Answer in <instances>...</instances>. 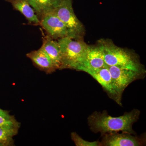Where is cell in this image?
Listing matches in <instances>:
<instances>
[{
	"label": "cell",
	"instance_id": "6da1fadb",
	"mask_svg": "<svg viewBox=\"0 0 146 146\" xmlns=\"http://www.w3.org/2000/svg\"><path fill=\"white\" fill-rule=\"evenodd\" d=\"M140 112L134 109L119 117H112L106 112H95L88 118L89 126L92 131L102 134L122 131L133 134L132 125L137 121Z\"/></svg>",
	"mask_w": 146,
	"mask_h": 146
},
{
	"label": "cell",
	"instance_id": "7a4b0ae2",
	"mask_svg": "<svg viewBox=\"0 0 146 146\" xmlns=\"http://www.w3.org/2000/svg\"><path fill=\"white\" fill-rule=\"evenodd\" d=\"M98 45L108 66H117L144 73L142 65L138 58L127 50L117 46L109 40H100Z\"/></svg>",
	"mask_w": 146,
	"mask_h": 146
},
{
	"label": "cell",
	"instance_id": "3957f363",
	"mask_svg": "<svg viewBox=\"0 0 146 146\" xmlns=\"http://www.w3.org/2000/svg\"><path fill=\"white\" fill-rule=\"evenodd\" d=\"M62 58V69L76 70L83 60L89 45L82 38L73 39L68 36L58 39Z\"/></svg>",
	"mask_w": 146,
	"mask_h": 146
},
{
	"label": "cell",
	"instance_id": "277c9868",
	"mask_svg": "<svg viewBox=\"0 0 146 146\" xmlns=\"http://www.w3.org/2000/svg\"><path fill=\"white\" fill-rule=\"evenodd\" d=\"M53 11L68 29V37L73 39L83 37L84 27L74 12L72 0H60Z\"/></svg>",
	"mask_w": 146,
	"mask_h": 146
},
{
	"label": "cell",
	"instance_id": "5b68a950",
	"mask_svg": "<svg viewBox=\"0 0 146 146\" xmlns=\"http://www.w3.org/2000/svg\"><path fill=\"white\" fill-rule=\"evenodd\" d=\"M108 68L112 78L115 100L119 104L122 94L125 88L131 83L141 76L143 73L115 66H108Z\"/></svg>",
	"mask_w": 146,
	"mask_h": 146
},
{
	"label": "cell",
	"instance_id": "8992f818",
	"mask_svg": "<svg viewBox=\"0 0 146 146\" xmlns=\"http://www.w3.org/2000/svg\"><path fill=\"white\" fill-rule=\"evenodd\" d=\"M42 27L47 35L54 40L68 36V29L54 11L47 13L40 20Z\"/></svg>",
	"mask_w": 146,
	"mask_h": 146
},
{
	"label": "cell",
	"instance_id": "52a82bcc",
	"mask_svg": "<svg viewBox=\"0 0 146 146\" xmlns=\"http://www.w3.org/2000/svg\"><path fill=\"white\" fill-rule=\"evenodd\" d=\"M107 66L105 62L101 48L98 44L96 46H89L83 60L76 70L98 69Z\"/></svg>",
	"mask_w": 146,
	"mask_h": 146
},
{
	"label": "cell",
	"instance_id": "ba28073f",
	"mask_svg": "<svg viewBox=\"0 0 146 146\" xmlns=\"http://www.w3.org/2000/svg\"><path fill=\"white\" fill-rule=\"evenodd\" d=\"M127 132H123L105 133L102 140V146H139L142 145V141L139 138Z\"/></svg>",
	"mask_w": 146,
	"mask_h": 146
},
{
	"label": "cell",
	"instance_id": "9c48e42d",
	"mask_svg": "<svg viewBox=\"0 0 146 146\" xmlns=\"http://www.w3.org/2000/svg\"><path fill=\"white\" fill-rule=\"evenodd\" d=\"M26 56L36 68L46 74H51L57 70L50 58L42 48L28 53Z\"/></svg>",
	"mask_w": 146,
	"mask_h": 146
},
{
	"label": "cell",
	"instance_id": "30bf717a",
	"mask_svg": "<svg viewBox=\"0 0 146 146\" xmlns=\"http://www.w3.org/2000/svg\"><path fill=\"white\" fill-rule=\"evenodd\" d=\"M41 48L48 56L56 70H62L61 52L57 40L52 39L46 35L42 38Z\"/></svg>",
	"mask_w": 146,
	"mask_h": 146
},
{
	"label": "cell",
	"instance_id": "8fae6325",
	"mask_svg": "<svg viewBox=\"0 0 146 146\" xmlns=\"http://www.w3.org/2000/svg\"><path fill=\"white\" fill-rule=\"evenodd\" d=\"M85 72L93 77L107 92L115 98V93L112 88V78L108 66L98 69H84Z\"/></svg>",
	"mask_w": 146,
	"mask_h": 146
},
{
	"label": "cell",
	"instance_id": "7c38bea8",
	"mask_svg": "<svg viewBox=\"0 0 146 146\" xmlns=\"http://www.w3.org/2000/svg\"><path fill=\"white\" fill-rule=\"evenodd\" d=\"M9 3L13 9L19 11L26 18L28 23L34 26L39 25L40 21L34 9L30 5L29 0H5Z\"/></svg>",
	"mask_w": 146,
	"mask_h": 146
},
{
	"label": "cell",
	"instance_id": "4fadbf2b",
	"mask_svg": "<svg viewBox=\"0 0 146 146\" xmlns=\"http://www.w3.org/2000/svg\"><path fill=\"white\" fill-rule=\"evenodd\" d=\"M60 1V0H29V2L40 21L46 14L54 10Z\"/></svg>",
	"mask_w": 146,
	"mask_h": 146
},
{
	"label": "cell",
	"instance_id": "5bb4252c",
	"mask_svg": "<svg viewBox=\"0 0 146 146\" xmlns=\"http://www.w3.org/2000/svg\"><path fill=\"white\" fill-rule=\"evenodd\" d=\"M18 129H8L0 127V146H13V137L17 135Z\"/></svg>",
	"mask_w": 146,
	"mask_h": 146
},
{
	"label": "cell",
	"instance_id": "9a60e30c",
	"mask_svg": "<svg viewBox=\"0 0 146 146\" xmlns=\"http://www.w3.org/2000/svg\"><path fill=\"white\" fill-rule=\"evenodd\" d=\"M21 126V123L18 122L15 118L7 119L3 116H0V127L8 129H18Z\"/></svg>",
	"mask_w": 146,
	"mask_h": 146
},
{
	"label": "cell",
	"instance_id": "2e32d148",
	"mask_svg": "<svg viewBox=\"0 0 146 146\" xmlns=\"http://www.w3.org/2000/svg\"><path fill=\"white\" fill-rule=\"evenodd\" d=\"M71 138L76 146H100L101 143L98 141L89 142L85 141L79 136L76 132L71 133Z\"/></svg>",
	"mask_w": 146,
	"mask_h": 146
},
{
	"label": "cell",
	"instance_id": "e0dca14e",
	"mask_svg": "<svg viewBox=\"0 0 146 146\" xmlns=\"http://www.w3.org/2000/svg\"><path fill=\"white\" fill-rule=\"evenodd\" d=\"M0 116H3L7 119H11L14 117V116H11L9 114V112L7 110H3L0 108Z\"/></svg>",
	"mask_w": 146,
	"mask_h": 146
}]
</instances>
